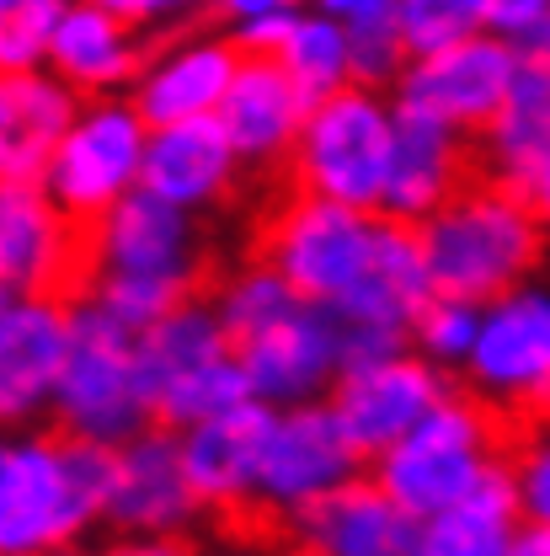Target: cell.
Returning a JSON list of instances; mask_svg holds the SVG:
<instances>
[{
  "mask_svg": "<svg viewBox=\"0 0 550 556\" xmlns=\"http://www.w3.org/2000/svg\"><path fill=\"white\" fill-rule=\"evenodd\" d=\"M43 556H97V552H86V546L75 541V546H54V552H43Z\"/></svg>",
  "mask_w": 550,
  "mask_h": 556,
  "instance_id": "cell-41",
  "label": "cell"
},
{
  "mask_svg": "<svg viewBox=\"0 0 550 556\" xmlns=\"http://www.w3.org/2000/svg\"><path fill=\"white\" fill-rule=\"evenodd\" d=\"M278 65L305 86V97H310V102H321V97L343 91L347 80H353L347 27L337 22V16H327V11H299V22H294V33H289V43H283Z\"/></svg>",
  "mask_w": 550,
  "mask_h": 556,
  "instance_id": "cell-26",
  "label": "cell"
},
{
  "mask_svg": "<svg viewBox=\"0 0 550 556\" xmlns=\"http://www.w3.org/2000/svg\"><path fill=\"white\" fill-rule=\"evenodd\" d=\"M225 274L230 268L199 230V214L166 204L144 188H135L124 204L97 219V294L91 300L135 327L161 321L182 300L214 294Z\"/></svg>",
  "mask_w": 550,
  "mask_h": 556,
  "instance_id": "cell-4",
  "label": "cell"
},
{
  "mask_svg": "<svg viewBox=\"0 0 550 556\" xmlns=\"http://www.w3.org/2000/svg\"><path fill=\"white\" fill-rule=\"evenodd\" d=\"M369 0H316V11H327V16H337V22H347V16H358Z\"/></svg>",
  "mask_w": 550,
  "mask_h": 556,
  "instance_id": "cell-38",
  "label": "cell"
},
{
  "mask_svg": "<svg viewBox=\"0 0 550 556\" xmlns=\"http://www.w3.org/2000/svg\"><path fill=\"white\" fill-rule=\"evenodd\" d=\"M80 108L54 70H0V182H43Z\"/></svg>",
  "mask_w": 550,
  "mask_h": 556,
  "instance_id": "cell-20",
  "label": "cell"
},
{
  "mask_svg": "<svg viewBox=\"0 0 550 556\" xmlns=\"http://www.w3.org/2000/svg\"><path fill=\"white\" fill-rule=\"evenodd\" d=\"M540 11H550V0H482V16L491 33H519V27H529Z\"/></svg>",
  "mask_w": 550,
  "mask_h": 556,
  "instance_id": "cell-34",
  "label": "cell"
},
{
  "mask_svg": "<svg viewBox=\"0 0 550 556\" xmlns=\"http://www.w3.org/2000/svg\"><path fill=\"white\" fill-rule=\"evenodd\" d=\"M508 417L455 380V391L407 439L369 460V477L412 519H433L438 508L460 503L497 460H508Z\"/></svg>",
  "mask_w": 550,
  "mask_h": 556,
  "instance_id": "cell-6",
  "label": "cell"
},
{
  "mask_svg": "<svg viewBox=\"0 0 550 556\" xmlns=\"http://www.w3.org/2000/svg\"><path fill=\"white\" fill-rule=\"evenodd\" d=\"M369 477L363 450L347 439L343 417L332 413V402H299V407H278L268 450H263V471H257V503L263 514L289 525L316 508L321 497L343 492L347 482Z\"/></svg>",
  "mask_w": 550,
  "mask_h": 556,
  "instance_id": "cell-10",
  "label": "cell"
},
{
  "mask_svg": "<svg viewBox=\"0 0 550 556\" xmlns=\"http://www.w3.org/2000/svg\"><path fill=\"white\" fill-rule=\"evenodd\" d=\"M278 5H299V0H214V16H219L225 27H235V22H252V16L278 11Z\"/></svg>",
  "mask_w": 550,
  "mask_h": 556,
  "instance_id": "cell-36",
  "label": "cell"
},
{
  "mask_svg": "<svg viewBox=\"0 0 550 556\" xmlns=\"http://www.w3.org/2000/svg\"><path fill=\"white\" fill-rule=\"evenodd\" d=\"M508 466L519 482V503L524 519L550 525V417H529V422H508Z\"/></svg>",
  "mask_w": 550,
  "mask_h": 556,
  "instance_id": "cell-31",
  "label": "cell"
},
{
  "mask_svg": "<svg viewBox=\"0 0 550 556\" xmlns=\"http://www.w3.org/2000/svg\"><path fill=\"white\" fill-rule=\"evenodd\" d=\"M476 135L449 129L427 113H407L396 108V161H391V188H385V208L396 219L422 225L427 214L449 204L471 177H476Z\"/></svg>",
  "mask_w": 550,
  "mask_h": 556,
  "instance_id": "cell-21",
  "label": "cell"
},
{
  "mask_svg": "<svg viewBox=\"0 0 550 556\" xmlns=\"http://www.w3.org/2000/svg\"><path fill=\"white\" fill-rule=\"evenodd\" d=\"M417 236L433 294L482 311L519 294L550 257V219L535 208V199L486 172H476L438 214H427Z\"/></svg>",
  "mask_w": 550,
  "mask_h": 556,
  "instance_id": "cell-3",
  "label": "cell"
},
{
  "mask_svg": "<svg viewBox=\"0 0 550 556\" xmlns=\"http://www.w3.org/2000/svg\"><path fill=\"white\" fill-rule=\"evenodd\" d=\"M310 108L316 102L305 97V86L278 60H268V54H246L241 60L225 102H219V124H225V135L235 144V155L246 161L252 182L289 172Z\"/></svg>",
  "mask_w": 550,
  "mask_h": 556,
  "instance_id": "cell-19",
  "label": "cell"
},
{
  "mask_svg": "<svg viewBox=\"0 0 550 556\" xmlns=\"http://www.w3.org/2000/svg\"><path fill=\"white\" fill-rule=\"evenodd\" d=\"M519 75V49L508 33H471L438 54H422L401 70V80L391 86L396 108L407 113H427L449 129L482 135L486 124L497 118L508 86Z\"/></svg>",
  "mask_w": 550,
  "mask_h": 556,
  "instance_id": "cell-13",
  "label": "cell"
},
{
  "mask_svg": "<svg viewBox=\"0 0 550 556\" xmlns=\"http://www.w3.org/2000/svg\"><path fill=\"white\" fill-rule=\"evenodd\" d=\"M204 552V535H129V530H113L97 556H199Z\"/></svg>",
  "mask_w": 550,
  "mask_h": 556,
  "instance_id": "cell-32",
  "label": "cell"
},
{
  "mask_svg": "<svg viewBox=\"0 0 550 556\" xmlns=\"http://www.w3.org/2000/svg\"><path fill=\"white\" fill-rule=\"evenodd\" d=\"M513 49H519V60L550 70V11H540L529 27H519V33H513Z\"/></svg>",
  "mask_w": 550,
  "mask_h": 556,
  "instance_id": "cell-35",
  "label": "cell"
},
{
  "mask_svg": "<svg viewBox=\"0 0 550 556\" xmlns=\"http://www.w3.org/2000/svg\"><path fill=\"white\" fill-rule=\"evenodd\" d=\"M476 338H482V305L444 300V294H433V300L422 305V316H417V327H412L417 353L433 358L438 369H465Z\"/></svg>",
  "mask_w": 550,
  "mask_h": 556,
  "instance_id": "cell-29",
  "label": "cell"
},
{
  "mask_svg": "<svg viewBox=\"0 0 550 556\" xmlns=\"http://www.w3.org/2000/svg\"><path fill=\"white\" fill-rule=\"evenodd\" d=\"M396 16H401V38H407L412 60L438 54L471 33H486L482 0H396Z\"/></svg>",
  "mask_w": 550,
  "mask_h": 556,
  "instance_id": "cell-30",
  "label": "cell"
},
{
  "mask_svg": "<svg viewBox=\"0 0 550 556\" xmlns=\"http://www.w3.org/2000/svg\"><path fill=\"white\" fill-rule=\"evenodd\" d=\"M343 27H347V49H353V80L374 86V91H391L401 80V70L412 65L396 0H369L358 16H347Z\"/></svg>",
  "mask_w": 550,
  "mask_h": 556,
  "instance_id": "cell-27",
  "label": "cell"
},
{
  "mask_svg": "<svg viewBox=\"0 0 550 556\" xmlns=\"http://www.w3.org/2000/svg\"><path fill=\"white\" fill-rule=\"evenodd\" d=\"M214 311L257 402L299 407L332 396L343 375V327L327 305L305 300L263 263H235L214 289Z\"/></svg>",
  "mask_w": 550,
  "mask_h": 556,
  "instance_id": "cell-2",
  "label": "cell"
},
{
  "mask_svg": "<svg viewBox=\"0 0 550 556\" xmlns=\"http://www.w3.org/2000/svg\"><path fill=\"white\" fill-rule=\"evenodd\" d=\"M69 327L75 305L65 300L0 289V433H27L54 417Z\"/></svg>",
  "mask_w": 550,
  "mask_h": 556,
  "instance_id": "cell-15",
  "label": "cell"
},
{
  "mask_svg": "<svg viewBox=\"0 0 550 556\" xmlns=\"http://www.w3.org/2000/svg\"><path fill=\"white\" fill-rule=\"evenodd\" d=\"M476 166L513 188H535L550 166V70L519 60V75L497 108V118L476 135Z\"/></svg>",
  "mask_w": 550,
  "mask_h": 556,
  "instance_id": "cell-24",
  "label": "cell"
},
{
  "mask_svg": "<svg viewBox=\"0 0 550 556\" xmlns=\"http://www.w3.org/2000/svg\"><path fill=\"white\" fill-rule=\"evenodd\" d=\"M113 486V444L65 428H27L0 439V556H43L86 541L102 525Z\"/></svg>",
  "mask_w": 550,
  "mask_h": 556,
  "instance_id": "cell-5",
  "label": "cell"
},
{
  "mask_svg": "<svg viewBox=\"0 0 550 556\" xmlns=\"http://www.w3.org/2000/svg\"><path fill=\"white\" fill-rule=\"evenodd\" d=\"M529 199H535V208H540V214H546V219H550V166H546V172H540V177H535V188H529Z\"/></svg>",
  "mask_w": 550,
  "mask_h": 556,
  "instance_id": "cell-39",
  "label": "cell"
},
{
  "mask_svg": "<svg viewBox=\"0 0 550 556\" xmlns=\"http://www.w3.org/2000/svg\"><path fill=\"white\" fill-rule=\"evenodd\" d=\"M150 49H155V38L139 22L97 5V0H75L65 11V22H60V33H54L49 70L65 86H75L86 102H97V97H129V86L139 80Z\"/></svg>",
  "mask_w": 550,
  "mask_h": 556,
  "instance_id": "cell-22",
  "label": "cell"
},
{
  "mask_svg": "<svg viewBox=\"0 0 550 556\" xmlns=\"http://www.w3.org/2000/svg\"><path fill=\"white\" fill-rule=\"evenodd\" d=\"M508 556H550V525L524 519V530H519V541H513V552Z\"/></svg>",
  "mask_w": 550,
  "mask_h": 556,
  "instance_id": "cell-37",
  "label": "cell"
},
{
  "mask_svg": "<svg viewBox=\"0 0 550 556\" xmlns=\"http://www.w3.org/2000/svg\"><path fill=\"white\" fill-rule=\"evenodd\" d=\"M107 530L129 535H208V508L182 460V433L155 422L113 450Z\"/></svg>",
  "mask_w": 550,
  "mask_h": 556,
  "instance_id": "cell-14",
  "label": "cell"
},
{
  "mask_svg": "<svg viewBox=\"0 0 550 556\" xmlns=\"http://www.w3.org/2000/svg\"><path fill=\"white\" fill-rule=\"evenodd\" d=\"M75 0H0V70L49 65L54 33Z\"/></svg>",
  "mask_w": 550,
  "mask_h": 556,
  "instance_id": "cell-28",
  "label": "cell"
},
{
  "mask_svg": "<svg viewBox=\"0 0 550 556\" xmlns=\"http://www.w3.org/2000/svg\"><path fill=\"white\" fill-rule=\"evenodd\" d=\"M0 439H5V433H0Z\"/></svg>",
  "mask_w": 550,
  "mask_h": 556,
  "instance_id": "cell-43",
  "label": "cell"
},
{
  "mask_svg": "<svg viewBox=\"0 0 550 556\" xmlns=\"http://www.w3.org/2000/svg\"><path fill=\"white\" fill-rule=\"evenodd\" d=\"M449 391H455V375L438 369L433 358H422L417 348H407V353L343 369L327 402L343 417L347 439L363 450V460H374L396 439H407Z\"/></svg>",
  "mask_w": 550,
  "mask_h": 556,
  "instance_id": "cell-16",
  "label": "cell"
},
{
  "mask_svg": "<svg viewBox=\"0 0 550 556\" xmlns=\"http://www.w3.org/2000/svg\"><path fill=\"white\" fill-rule=\"evenodd\" d=\"M139 188L155 193V199H166V204L188 208V214H208V208L246 204L252 172H246V161L235 155V144H230L225 124H219V113H208V118L150 129Z\"/></svg>",
  "mask_w": 550,
  "mask_h": 556,
  "instance_id": "cell-17",
  "label": "cell"
},
{
  "mask_svg": "<svg viewBox=\"0 0 550 556\" xmlns=\"http://www.w3.org/2000/svg\"><path fill=\"white\" fill-rule=\"evenodd\" d=\"M199 556H294V541H278V535H208Z\"/></svg>",
  "mask_w": 550,
  "mask_h": 556,
  "instance_id": "cell-33",
  "label": "cell"
},
{
  "mask_svg": "<svg viewBox=\"0 0 550 556\" xmlns=\"http://www.w3.org/2000/svg\"><path fill=\"white\" fill-rule=\"evenodd\" d=\"M294 556H316V552H305V546H294Z\"/></svg>",
  "mask_w": 550,
  "mask_h": 556,
  "instance_id": "cell-42",
  "label": "cell"
},
{
  "mask_svg": "<svg viewBox=\"0 0 550 556\" xmlns=\"http://www.w3.org/2000/svg\"><path fill=\"white\" fill-rule=\"evenodd\" d=\"M241 219V263L273 268L289 289L327 305L332 316H353L363 305L385 247V214L321 199L289 172H278L252 182Z\"/></svg>",
  "mask_w": 550,
  "mask_h": 556,
  "instance_id": "cell-1",
  "label": "cell"
},
{
  "mask_svg": "<svg viewBox=\"0 0 550 556\" xmlns=\"http://www.w3.org/2000/svg\"><path fill=\"white\" fill-rule=\"evenodd\" d=\"M0 289L86 305L97 294V219H69L43 182H0Z\"/></svg>",
  "mask_w": 550,
  "mask_h": 556,
  "instance_id": "cell-9",
  "label": "cell"
},
{
  "mask_svg": "<svg viewBox=\"0 0 550 556\" xmlns=\"http://www.w3.org/2000/svg\"><path fill=\"white\" fill-rule=\"evenodd\" d=\"M465 386L508 422L550 417V294L519 289L482 311V338L465 358Z\"/></svg>",
  "mask_w": 550,
  "mask_h": 556,
  "instance_id": "cell-12",
  "label": "cell"
},
{
  "mask_svg": "<svg viewBox=\"0 0 550 556\" xmlns=\"http://www.w3.org/2000/svg\"><path fill=\"white\" fill-rule=\"evenodd\" d=\"M54 428L91 444H129L135 433L155 428V402L139 358V327L113 316L107 305H75L69 358L54 391Z\"/></svg>",
  "mask_w": 550,
  "mask_h": 556,
  "instance_id": "cell-7",
  "label": "cell"
},
{
  "mask_svg": "<svg viewBox=\"0 0 550 556\" xmlns=\"http://www.w3.org/2000/svg\"><path fill=\"white\" fill-rule=\"evenodd\" d=\"M241 60L246 54H241L230 27L225 33H204V27L171 33V38H161L150 49L139 80L129 86V102L139 108V118L150 129L208 118V113H219V102H225Z\"/></svg>",
  "mask_w": 550,
  "mask_h": 556,
  "instance_id": "cell-18",
  "label": "cell"
},
{
  "mask_svg": "<svg viewBox=\"0 0 550 556\" xmlns=\"http://www.w3.org/2000/svg\"><path fill=\"white\" fill-rule=\"evenodd\" d=\"M524 530V503L513 466L497 460L482 482L471 486L460 503L438 508L422 519V552L427 556H508Z\"/></svg>",
  "mask_w": 550,
  "mask_h": 556,
  "instance_id": "cell-25",
  "label": "cell"
},
{
  "mask_svg": "<svg viewBox=\"0 0 550 556\" xmlns=\"http://www.w3.org/2000/svg\"><path fill=\"white\" fill-rule=\"evenodd\" d=\"M97 5H107V11H118V16L139 22V0H97Z\"/></svg>",
  "mask_w": 550,
  "mask_h": 556,
  "instance_id": "cell-40",
  "label": "cell"
},
{
  "mask_svg": "<svg viewBox=\"0 0 550 556\" xmlns=\"http://www.w3.org/2000/svg\"><path fill=\"white\" fill-rule=\"evenodd\" d=\"M144 144L150 124L139 118L129 97H97L80 108L75 129L65 135L43 188L54 193V204L69 219H102L107 208H118L139 188L144 172Z\"/></svg>",
  "mask_w": 550,
  "mask_h": 556,
  "instance_id": "cell-11",
  "label": "cell"
},
{
  "mask_svg": "<svg viewBox=\"0 0 550 556\" xmlns=\"http://www.w3.org/2000/svg\"><path fill=\"white\" fill-rule=\"evenodd\" d=\"M294 546L316 556H427L422 519H412L396 497H385L374 477H358L343 492L321 497L294 519Z\"/></svg>",
  "mask_w": 550,
  "mask_h": 556,
  "instance_id": "cell-23",
  "label": "cell"
},
{
  "mask_svg": "<svg viewBox=\"0 0 550 556\" xmlns=\"http://www.w3.org/2000/svg\"><path fill=\"white\" fill-rule=\"evenodd\" d=\"M391 161H396V97L347 80L343 91L310 108L289 177L321 199L380 214L391 188Z\"/></svg>",
  "mask_w": 550,
  "mask_h": 556,
  "instance_id": "cell-8",
  "label": "cell"
}]
</instances>
